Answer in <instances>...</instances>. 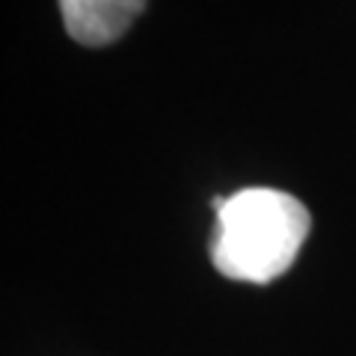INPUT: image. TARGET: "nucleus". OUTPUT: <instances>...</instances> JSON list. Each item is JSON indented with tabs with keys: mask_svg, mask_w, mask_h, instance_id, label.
I'll use <instances>...</instances> for the list:
<instances>
[{
	"mask_svg": "<svg viewBox=\"0 0 356 356\" xmlns=\"http://www.w3.org/2000/svg\"><path fill=\"white\" fill-rule=\"evenodd\" d=\"M309 226L306 205L291 193L247 187L217 208L211 261L229 280L267 285L294 264Z\"/></svg>",
	"mask_w": 356,
	"mask_h": 356,
	"instance_id": "obj_1",
	"label": "nucleus"
},
{
	"mask_svg": "<svg viewBox=\"0 0 356 356\" xmlns=\"http://www.w3.org/2000/svg\"><path fill=\"white\" fill-rule=\"evenodd\" d=\"M146 0H60L69 36L89 48L113 44L131 30Z\"/></svg>",
	"mask_w": 356,
	"mask_h": 356,
	"instance_id": "obj_2",
	"label": "nucleus"
}]
</instances>
